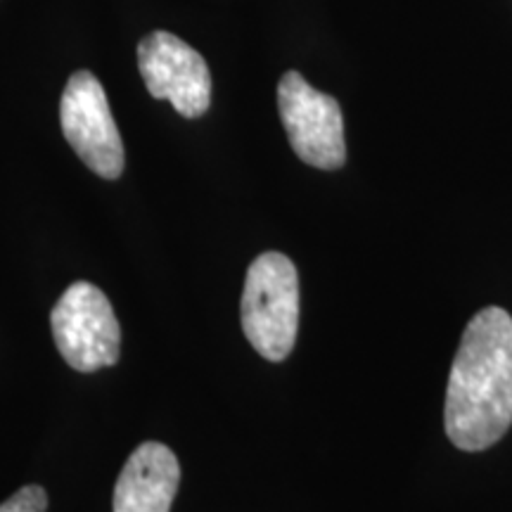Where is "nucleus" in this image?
<instances>
[{"instance_id":"obj_1","label":"nucleus","mask_w":512,"mask_h":512,"mask_svg":"<svg viewBox=\"0 0 512 512\" xmlns=\"http://www.w3.org/2000/svg\"><path fill=\"white\" fill-rule=\"evenodd\" d=\"M444 425L460 451L494 446L512 425V316L486 306L467 323L446 389Z\"/></svg>"},{"instance_id":"obj_2","label":"nucleus","mask_w":512,"mask_h":512,"mask_svg":"<svg viewBox=\"0 0 512 512\" xmlns=\"http://www.w3.org/2000/svg\"><path fill=\"white\" fill-rule=\"evenodd\" d=\"M242 330L266 361L280 363L292 354L299 330V275L285 254L264 252L249 266Z\"/></svg>"},{"instance_id":"obj_3","label":"nucleus","mask_w":512,"mask_h":512,"mask_svg":"<svg viewBox=\"0 0 512 512\" xmlns=\"http://www.w3.org/2000/svg\"><path fill=\"white\" fill-rule=\"evenodd\" d=\"M50 325L62 358L79 373L110 368L119 361V320L110 299L93 283L69 285L50 313Z\"/></svg>"},{"instance_id":"obj_4","label":"nucleus","mask_w":512,"mask_h":512,"mask_svg":"<svg viewBox=\"0 0 512 512\" xmlns=\"http://www.w3.org/2000/svg\"><path fill=\"white\" fill-rule=\"evenodd\" d=\"M278 110L294 155L316 169H339L347 162L344 117L339 102L320 93L299 72L278 83Z\"/></svg>"},{"instance_id":"obj_5","label":"nucleus","mask_w":512,"mask_h":512,"mask_svg":"<svg viewBox=\"0 0 512 512\" xmlns=\"http://www.w3.org/2000/svg\"><path fill=\"white\" fill-rule=\"evenodd\" d=\"M60 124L81 162L100 178L117 181L126 162L124 143L98 76L91 72L69 76L60 102Z\"/></svg>"},{"instance_id":"obj_6","label":"nucleus","mask_w":512,"mask_h":512,"mask_svg":"<svg viewBox=\"0 0 512 512\" xmlns=\"http://www.w3.org/2000/svg\"><path fill=\"white\" fill-rule=\"evenodd\" d=\"M138 67L152 98L169 100L185 119L211 105V74L204 57L169 31H152L138 46Z\"/></svg>"},{"instance_id":"obj_7","label":"nucleus","mask_w":512,"mask_h":512,"mask_svg":"<svg viewBox=\"0 0 512 512\" xmlns=\"http://www.w3.org/2000/svg\"><path fill=\"white\" fill-rule=\"evenodd\" d=\"M181 465L176 453L159 441H145L126 460L114 489V512H169Z\"/></svg>"},{"instance_id":"obj_8","label":"nucleus","mask_w":512,"mask_h":512,"mask_svg":"<svg viewBox=\"0 0 512 512\" xmlns=\"http://www.w3.org/2000/svg\"><path fill=\"white\" fill-rule=\"evenodd\" d=\"M48 508V494L41 486L31 484L19 489L15 496L0 505V512H46Z\"/></svg>"}]
</instances>
